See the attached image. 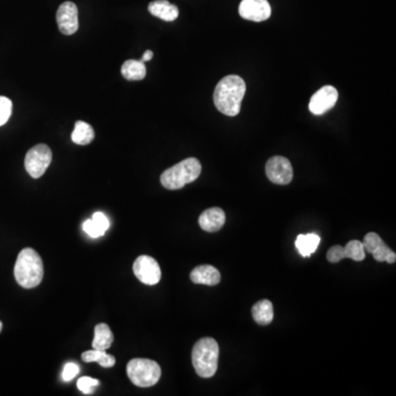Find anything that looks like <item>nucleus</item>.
Returning <instances> with one entry per match:
<instances>
[{
  "instance_id": "obj_1",
  "label": "nucleus",
  "mask_w": 396,
  "mask_h": 396,
  "mask_svg": "<svg viewBox=\"0 0 396 396\" xmlns=\"http://www.w3.org/2000/svg\"><path fill=\"white\" fill-rule=\"evenodd\" d=\"M246 90V81L238 75L224 77L215 88V106L221 114L229 117H236L241 109V101Z\"/></svg>"
},
{
  "instance_id": "obj_2",
  "label": "nucleus",
  "mask_w": 396,
  "mask_h": 396,
  "mask_svg": "<svg viewBox=\"0 0 396 396\" xmlns=\"http://www.w3.org/2000/svg\"><path fill=\"white\" fill-rule=\"evenodd\" d=\"M14 279L23 288L38 286L43 279V261L36 250L26 248L21 250L14 264Z\"/></svg>"
},
{
  "instance_id": "obj_3",
  "label": "nucleus",
  "mask_w": 396,
  "mask_h": 396,
  "mask_svg": "<svg viewBox=\"0 0 396 396\" xmlns=\"http://www.w3.org/2000/svg\"><path fill=\"white\" fill-rule=\"evenodd\" d=\"M219 347L212 338H201L196 342L192 353L194 369L201 377H212L216 375L218 368Z\"/></svg>"
},
{
  "instance_id": "obj_4",
  "label": "nucleus",
  "mask_w": 396,
  "mask_h": 396,
  "mask_svg": "<svg viewBox=\"0 0 396 396\" xmlns=\"http://www.w3.org/2000/svg\"><path fill=\"white\" fill-rule=\"evenodd\" d=\"M201 164L197 159L188 158L168 168L161 175V184L166 190H181L201 175Z\"/></svg>"
},
{
  "instance_id": "obj_5",
  "label": "nucleus",
  "mask_w": 396,
  "mask_h": 396,
  "mask_svg": "<svg viewBox=\"0 0 396 396\" xmlns=\"http://www.w3.org/2000/svg\"><path fill=\"white\" fill-rule=\"evenodd\" d=\"M127 375L135 386L150 388L159 382L162 371L158 362L150 359L136 358L129 361Z\"/></svg>"
},
{
  "instance_id": "obj_6",
  "label": "nucleus",
  "mask_w": 396,
  "mask_h": 396,
  "mask_svg": "<svg viewBox=\"0 0 396 396\" xmlns=\"http://www.w3.org/2000/svg\"><path fill=\"white\" fill-rule=\"evenodd\" d=\"M51 162V149L46 144H37L26 155V170L31 177L39 179L46 173Z\"/></svg>"
},
{
  "instance_id": "obj_7",
  "label": "nucleus",
  "mask_w": 396,
  "mask_h": 396,
  "mask_svg": "<svg viewBox=\"0 0 396 396\" xmlns=\"http://www.w3.org/2000/svg\"><path fill=\"white\" fill-rule=\"evenodd\" d=\"M133 273L143 284L155 285L160 282L162 272L160 266L152 257L140 255L133 264Z\"/></svg>"
},
{
  "instance_id": "obj_8",
  "label": "nucleus",
  "mask_w": 396,
  "mask_h": 396,
  "mask_svg": "<svg viewBox=\"0 0 396 396\" xmlns=\"http://www.w3.org/2000/svg\"><path fill=\"white\" fill-rule=\"evenodd\" d=\"M266 173L272 183L288 185L293 179V166L288 159L277 155L266 162Z\"/></svg>"
},
{
  "instance_id": "obj_9",
  "label": "nucleus",
  "mask_w": 396,
  "mask_h": 396,
  "mask_svg": "<svg viewBox=\"0 0 396 396\" xmlns=\"http://www.w3.org/2000/svg\"><path fill=\"white\" fill-rule=\"evenodd\" d=\"M338 101V90L334 86L327 85L320 88L310 98V112L316 116H321L329 112Z\"/></svg>"
},
{
  "instance_id": "obj_10",
  "label": "nucleus",
  "mask_w": 396,
  "mask_h": 396,
  "mask_svg": "<svg viewBox=\"0 0 396 396\" xmlns=\"http://www.w3.org/2000/svg\"><path fill=\"white\" fill-rule=\"evenodd\" d=\"M57 21L61 32L66 36H72L79 30V9L72 1H66L59 7Z\"/></svg>"
},
{
  "instance_id": "obj_11",
  "label": "nucleus",
  "mask_w": 396,
  "mask_h": 396,
  "mask_svg": "<svg viewBox=\"0 0 396 396\" xmlns=\"http://www.w3.org/2000/svg\"><path fill=\"white\" fill-rule=\"evenodd\" d=\"M239 14L250 21H266L271 17V6L268 0H242Z\"/></svg>"
},
{
  "instance_id": "obj_12",
  "label": "nucleus",
  "mask_w": 396,
  "mask_h": 396,
  "mask_svg": "<svg viewBox=\"0 0 396 396\" xmlns=\"http://www.w3.org/2000/svg\"><path fill=\"white\" fill-rule=\"evenodd\" d=\"M226 223V215L223 209L219 207H212L206 209L203 214L199 216L198 224L203 230L207 232H216L223 228Z\"/></svg>"
},
{
  "instance_id": "obj_13",
  "label": "nucleus",
  "mask_w": 396,
  "mask_h": 396,
  "mask_svg": "<svg viewBox=\"0 0 396 396\" xmlns=\"http://www.w3.org/2000/svg\"><path fill=\"white\" fill-rule=\"evenodd\" d=\"M362 244H364V250L366 253H371L375 260L377 262H386V255L391 251V249L384 244L379 235L375 232L366 234Z\"/></svg>"
},
{
  "instance_id": "obj_14",
  "label": "nucleus",
  "mask_w": 396,
  "mask_h": 396,
  "mask_svg": "<svg viewBox=\"0 0 396 396\" xmlns=\"http://www.w3.org/2000/svg\"><path fill=\"white\" fill-rule=\"evenodd\" d=\"M190 277L192 282L195 284L208 285V286L219 284L221 279L220 272L214 266L207 264L196 266L195 269L190 272Z\"/></svg>"
},
{
  "instance_id": "obj_15",
  "label": "nucleus",
  "mask_w": 396,
  "mask_h": 396,
  "mask_svg": "<svg viewBox=\"0 0 396 396\" xmlns=\"http://www.w3.org/2000/svg\"><path fill=\"white\" fill-rule=\"evenodd\" d=\"M150 14L164 21H174L177 19L179 11L177 6L168 3V0H155L149 3Z\"/></svg>"
},
{
  "instance_id": "obj_16",
  "label": "nucleus",
  "mask_w": 396,
  "mask_h": 396,
  "mask_svg": "<svg viewBox=\"0 0 396 396\" xmlns=\"http://www.w3.org/2000/svg\"><path fill=\"white\" fill-rule=\"evenodd\" d=\"M253 317L255 320V323L259 324V325H269L275 317L273 304L269 299H262V301L255 303V306L253 307Z\"/></svg>"
},
{
  "instance_id": "obj_17",
  "label": "nucleus",
  "mask_w": 396,
  "mask_h": 396,
  "mask_svg": "<svg viewBox=\"0 0 396 396\" xmlns=\"http://www.w3.org/2000/svg\"><path fill=\"white\" fill-rule=\"evenodd\" d=\"M114 342V334L106 324H98L95 327V337L92 340V348L96 350H108Z\"/></svg>"
},
{
  "instance_id": "obj_18",
  "label": "nucleus",
  "mask_w": 396,
  "mask_h": 396,
  "mask_svg": "<svg viewBox=\"0 0 396 396\" xmlns=\"http://www.w3.org/2000/svg\"><path fill=\"white\" fill-rule=\"evenodd\" d=\"M121 74L127 81H142L147 75V68L141 61L128 60L122 64Z\"/></svg>"
},
{
  "instance_id": "obj_19",
  "label": "nucleus",
  "mask_w": 396,
  "mask_h": 396,
  "mask_svg": "<svg viewBox=\"0 0 396 396\" xmlns=\"http://www.w3.org/2000/svg\"><path fill=\"white\" fill-rule=\"evenodd\" d=\"M320 237L316 234L299 235L295 240L296 249L303 257H310L317 250Z\"/></svg>"
},
{
  "instance_id": "obj_20",
  "label": "nucleus",
  "mask_w": 396,
  "mask_h": 396,
  "mask_svg": "<svg viewBox=\"0 0 396 396\" xmlns=\"http://www.w3.org/2000/svg\"><path fill=\"white\" fill-rule=\"evenodd\" d=\"M71 138L74 143L79 144V146H86V144H90L95 138V131L90 123L79 120V121L75 122V128L72 132Z\"/></svg>"
},
{
  "instance_id": "obj_21",
  "label": "nucleus",
  "mask_w": 396,
  "mask_h": 396,
  "mask_svg": "<svg viewBox=\"0 0 396 396\" xmlns=\"http://www.w3.org/2000/svg\"><path fill=\"white\" fill-rule=\"evenodd\" d=\"M81 360L87 364L98 362L103 368H112L116 364V359L114 356L108 355L106 351L96 350V349L81 353Z\"/></svg>"
},
{
  "instance_id": "obj_22",
  "label": "nucleus",
  "mask_w": 396,
  "mask_h": 396,
  "mask_svg": "<svg viewBox=\"0 0 396 396\" xmlns=\"http://www.w3.org/2000/svg\"><path fill=\"white\" fill-rule=\"evenodd\" d=\"M344 255L345 258L353 259V260L364 261L366 259V250L364 244L359 240H351L344 247Z\"/></svg>"
},
{
  "instance_id": "obj_23",
  "label": "nucleus",
  "mask_w": 396,
  "mask_h": 396,
  "mask_svg": "<svg viewBox=\"0 0 396 396\" xmlns=\"http://www.w3.org/2000/svg\"><path fill=\"white\" fill-rule=\"evenodd\" d=\"M12 112V103L9 98L0 96V126L5 125Z\"/></svg>"
},
{
  "instance_id": "obj_24",
  "label": "nucleus",
  "mask_w": 396,
  "mask_h": 396,
  "mask_svg": "<svg viewBox=\"0 0 396 396\" xmlns=\"http://www.w3.org/2000/svg\"><path fill=\"white\" fill-rule=\"evenodd\" d=\"M83 230L92 238L103 237L106 231L101 228V226L96 224L92 219H88L83 224Z\"/></svg>"
},
{
  "instance_id": "obj_25",
  "label": "nucleus",
  "mask_w": 396,
  "mask_h": 396,
  "mask_svg": "<svg viewBox=\"0 0 396 396\" xmlns=\"http://www.w3.org/2000/svg\"><path fill=\"white\" fill-rule=\"evenodd\" d=\"M99 383H101L99 381L92 379V377H81L77 381V388H79V391L84 394H90L94 391L95 386H99Z\"/></svg>"
},
{
  "instance_id": "obj_26",
  "label": "nucleus",
  "mask_w": 396,
  "mask_h": 396,
  "mask_svg": "<svg viewBox=\"0 0 396 396\" xmlns=\"http://www.w3.org/2000/svg\"><path fill=\"white\" fill-rule=\"evenodd\" d=\"M342 259H345V255H344V247L341 246H334L327 253V260L330 264H338Z\"/></svg>"
},
{
  "instance_id": "obj_27",
  "label": "nucleus",
  "mask_w": 396,
  "mask_h": 396,
  "mask_svg": "<svg viewBox=\"0 0 396 396\" xmlns=\"http://www.w3.org/2000/svg\"><path fill=\"white\" fill-rule=\"evenodd\" d=\"M79 373V366L77 364H66L63 370L62 377L63 380L66 382L73 380L74 377H77Z\"/></svg>"
},
{
  "instance_id": "obj_28",
  "label": "nucleus",
  "mask_w": 396,
  "mask_h": 396,
  "mask_svg": "<svg viewBox=\"0 0 396 396\" xmlns=\"http://www.w3.org/2000/svg\"><path fill=\"white\" fill-rule=\"evenodd\" d=\"M92 219L95 221L96 224L101 226L103 230L107 231L109 228V219L107 218L106 215L103 214V212H98L92 215Z\"/></svg>"
},
{
  "instance_id": "obj_29",
  "label": "nucleus",
  "mask_w": 396,
  "mask_h": 396,
  "mask_svg": "<svg viewBox=\"0 0 396 396\" xmlns=\"http://www.w3.org/2000/svg\"><path fill=\"white\" fill-rule=\"evenodd\" d=\"M153 52L151 50H148V51L144 52L143 55L141 57V62L146 63L148 61L152 60Z\"/></svg>"
},
{
  "instance_id": "obj_30",
  "label": "nucleus",
  "mask_w": 396,
  "mask_h": 396,
  "mask_svg": "<svg viewBox=\"0 0 396 396\" xmlns=\"http://www.w3.org/2000/svg\"><path fill=\"white\" fill-rule=\"evenodd\" d=\"M395 261H396V255L395 253H393V251H390V253H388V255H386V262H388V264H395Z\"/></svg>"
},
{
  "instance_id": "obj_31",
  "label": "nucleus",
  "mask_w": 396,
  "mask_h": 396,
  "mask_svg": "<svg viewBox=\"0 0 396 396\" xmlns=\"http://www.w3.org/2000/svg\"><path fill=\"white\" fill-rule=\"evenodd\" d=\"M1 330H3V323L0 321V333H1Z\"/></svg>"
}]
</instances>
